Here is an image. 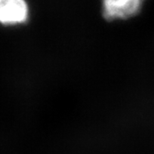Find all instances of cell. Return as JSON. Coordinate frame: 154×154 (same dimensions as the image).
Returning a JSON list of instances; mask_svg holds the SVG:
<instances>
[{
	"mask_svg": "<svg viewBox=\"0 0 154 154\" xmlns=\"http://www.w3.org/2000/svg\"><path fill=\"white\" fill-rule=\"evenodd\" d=\"M144 0H103V15L107 20L128 19L138 14Z\"/></svg>",
	"mask_w": 154,
	"mask_h": 154,
	"instance_id": "6da1fadb",
	"label": "cell"
},
{
	"mask_svg": "<svg viewBox=\"0 0 154 154\" xmlns=\"http://www.w3.org/2000/svg\"><path fill=\"white\" fill-rule=\"evenodd\" d=\"M28 15L25 0H0V22L17 24L24 22Z\"/></svg>",
	"mask_w": 154,
	"mask_h": 154,
	"instance_id": "7a4b0ae2",
	"label": "cell"
}]
</instances>
